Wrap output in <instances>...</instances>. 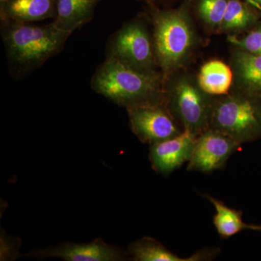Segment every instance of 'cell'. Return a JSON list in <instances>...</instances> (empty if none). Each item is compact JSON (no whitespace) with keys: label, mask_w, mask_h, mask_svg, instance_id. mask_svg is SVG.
Masks as SVG:
<instances>
[{"label":"cell","mask_w":261,"mask_h":261,"mask_svg":"<svg viewBox=\"0 0 261 261\" xmlns=\"http://www.w3.org/2000/svg\"><path fill=\"white\" fill-rule=\"evenodd\" d=\"M0 33L10 73L15 80L25 78L61 53L72 34L53 22L39 25L13 20H0Z\"/></svg>","instance_id":"6da1fadb"},{"label":"cell","mask_w":261,"mask_h":261,"mask_svg":"<svg viewBox=\"0 0 261 261\" xmlns=\"http://www.w3.org/2000/svg\"><path fill=\"white\" fill-rule=\"evenodd\" d=\"M161 75H150L133 69L121 62L106 58L96 69L91 87L120 106L126 108L164 100Z\"/></svg>","instance_id":"7a4b0ae2"},{"label":"cell","mask_w":261,"mask_h":261,"mask_svg":"<svg viewBox=\"0 0 261 261\" xmlns=\"http://www.w3.org/2000/svg\"><path fill=\"white\" fill-rule=\"evenodd\" d=\"M209 128L241 145L261 139V99L242 92L214 102Z\"/></svg>","instance_id":"3957f363"},{"label":"cell","mask_w":261,"mask_h":261,"mask_svg":"<svg viewBox=\"0 0 261 261\" xmlns=\"http://www.w3.org/2000/svg\"><path fill=\"white\" fill-rule=\"evenodd\" d=\"M152 19L154 54L166 76L186 58L193 44V32L183 12L152 10Z\"/></svg>","instance_id":"277c9868"},{"label":"cell","mask_w":261,"mask_h":261,"mask_svg":"<svg viewBox=\"0 0 261 261\" xmlns=\"http://www.w3.org/2000/svg\"><path fill=\"white\" fill-rule=\"evenodd\" d=\"M106 58L121 62L133 69L150 75H161L156 70L153 37L139 19L126 22L110 36L106 47Z\"/></svg>","instance_id":"5b68a950"},{"label":"cell","mask_w":261,"mask_h":261,"mask_svg":"<svg viewBox=\"0 0 261 261\" xmlns=\"http://www.w3.org/2000/svg\"><path fill=\"white\" fill-rule=\"evenodd\" d=\"M206 93L188 79L173 86L166 102L173 116L178 118L183 130L199 136L209 128L214 103Z\"/></svg>","instance_id":"8992f818"},{"label":"cell","mask_w":261,"mask_h":261,"mask_svg":"<svg viewBox=\"0 0 261 261\" xmlns=\"http://www.w3.org/2000/svg\"><path fill=\"white\" fill-rule=\"evenodd\" d=\"M132 132L143 143H159L183 132L178 128L166 100L126 108Z\"/></svg>","instance_id":"52a82bcc"},{"label":"cell","mask_w":261,"mask_h":261,"mask_svg":"<svg viewBox=\"0 0 261 261\" xmlns=\"http://www.w3.org/2000/svg\"><path fill=\"white\" fill-rule=\"evenodd\" d=\"M240 146L222 132L207 128L196 138L187 171L210 173L221 169Z\"/></svg>","instance_id":"ba28073f"},{"label":"cell","mask_w":261,"mask_h":261,"mask_svg":"<svg viewBox=\"0 0 261 261\" xmlns=\"http://www.w3.org/2000/svg\"><path fill=\"white\" fill-rule=\"evenodd\" d=\"M25 256L35 258L56 257L68 261H118L129 257L128 253L108 245L102 239L87 244L68 243L45 250H33Z\"/></svg>","instance_id":"9c48e42d"},{"label":"cell","mask_w":261,"mask_h":261,"mask_svg":"<svg viewBox=\"0 0 261 261\" xmlns=\"http://www.w3.org/2000/svg\"><path fill=\"white\" fill-rule=\"evenodd\" d=\"M197 136L189 130L151 145L149 159L156 172L168 176L188 162L191 157Z\"/></svg>","instance_id":"30bf717a"},{"label":"cell","mask_w":261,"mask_h":261,"mask_svg":"<svg viewBox=\"0 0 261 261\" xmlns=\"http://www.w3.org/2000/svg\"><path fill=\"white\" fill-rule=\"evenodd\" d=\"M58 0H8L0 5V20L34 23L56 18Z\"/></svg>","instance_id":"8fae6325"},{"label":"cell","mask_w":261,"mask_h":261,"mask_svg":"<svg viewBox=\"0 0 261 261\" xmlns=\"http://www.w3.org/2000/svg\"><path fill=\"white\" fill-rule=\"evenodd\" d=\"M219 252V249H205L188 257H181L168 250L154 239L144 238L128 247V255L136 261H199L212 259Z\"/></svg>","instance_id":"7c38bea8"},{"label":"cell","mask_w":261,"mask_h":261,"mask_svg":"<svg viewBox=\"0 0 261 261\" xmlns=\"http://www.w3.org/2000/svg\"><path fill=\"white\" fill-rule=\"evenodd\" d=\"M102 0H58V13L53 23L57 28L73 34L94 18L98 4Z\"/></svg>","instance_id":"4fadbf2b"},{"label":"cell","mask_w":261,"mask_h":261,"mask_svg":"<svg viewBox=\"0 0 261 261\" xmlns=\"http://www.w3.org/2000/svg\"><path fill=\"white\" fill-rule=\"evenodd\" d=\"M233 63L242 92L261 99V56L239 49Z\"/></svg>","instance_id":"5bb4252c"},{"label":"cell","mask_w":261,"mask_h":261,"mask_svg":"<svg viewBox=\"0 0 261 261\" xmlns=\"http://www.w3.org/2000/svg\"><path fill=\"white\" fill-rule=\"evenodd\" d=\"M231 68L222 61H212L202 65L198 74L199 87L211 95L228 94L232 84Z\"/></svg>","instance_id":"9a60e30c"},{"label":"cell","mask_w":261,"mask_h":261,"mask_svg":"<svg viewBox=\"0 0 261 261\" xmlns=\"http://www.w3.org/2000/svg\"><path fill=\"white\" fill-rule=\"evenodd\" d=\"M214 205L216 214L214 216V224L220 237L228 239L238 234L243 230H249V224L244 222L243 211L231 208L222 201L209 195H204Z\"/></svg>","instance_id":"2e32d148"},{"label":"cell","mask_w":261,"mask_h":261,"mask_svg":"<svg viewBox=\"0 0 261 261\" xmlns=\"http://www.w3.org/2000/svg\"><path fill=\"white\" fill-rule=\"evenodd\" d=\"M256 16L240 0H228L221 29L241 30L250 28L256 23Z\"/></svg>","instance_id":"e0dca14e"},{"label":"cell","mask_w":261,"mask_h":261,"mask_svg":"<svg viewBox=\"0 0 261 261\" xmlns=\"http://www.w3.org/2000/svg\"><path fill=\"white\" fill-rule=\"evenodd\" d=\"M228 0H200L199 13L205 23L213 27H221Z\"/></svg>","instance_id":"ac0fdd59"},{"label":"cell","mask_w":261,"mask_h":261,"mask_svg":"<svg viewBox=\"0 0 261 261\" xmlns=\"http://www.w3.org/2000/svg\"><path fill=\"white\" fill-rule=\"evenodd\" d=\"M228 40L238 49L261 56V25L255 27L243 38L231 36Z\"/></svg>","instance_id":"d6986e66"},{"label":"cell","mask_w":261,"mask_h":261,"mask_svg":"<svg viewBox=\"0 0 261 261\" xmlns=\"http://www.w3.org/2000/svg\"><path fill=\"white\" fill-rule=\"evenodd\" d=\"M249 230L261 231V225L249 224Z\"/></svg>","instance_id":"ffe728a7"},{"label":"cell","mask_w":261,"mask_h":261,"mask_svg":"<svg viewBox=\"0 0 261 261\" xmlns=\"http://www.w3.org/2000/svg\"><path fill=\"white\" fill-rule=\"evenodd\" d=\"M252 2L254 3L255 7H257V8H260L261 5V0H252Z\"/></svg>","instance_id":"44dd1931"},{"label":"cell","mask_w":261,"mask_h":261,"mask_svg":"<svg viewBox=\"0 0 261 261\" xmlns=\"http://www.w3.org/2000/svg\"><path fill=\"white\" fill-rule=\"evenodd\" d=\"M143 1L147 2L149 4H152V3H156V2L159 1V0H143Z\"/></svg>","instance_id":"7402d4cb"},{"label":"cell","mask_w":261,"mask_h":261,"mask_svg":"<svg viewBox=\"0 0 261 261\" xmlns=\"http://www.w3.org/2000/svg\"><path fill=\"white\" fill-rule=\"evenodd\" d=\"M6 1H8V0H0V5L3 4Z\"/></svg>","instance_id":"603a6c76"},{"label":"cell","mask_w":261,"mask_h":261,"mask_svg":"<svg viewBox=\"0 0 261 261\" xmlns=\"http://www.w3.org/2000/svg\"><path fill=\"white\" fill-rule=\"evenodd\" d=\"M247 1L249 3H250V4H252L255 6V5H254V3L252 2V0H247Z\"/></svg>","instance_id":"cb8c5ba5"}]
</instances>
